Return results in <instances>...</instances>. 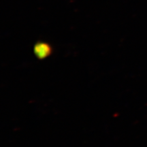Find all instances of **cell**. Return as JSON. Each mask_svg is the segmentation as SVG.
<instances>
[{
    "mask_svg": "<svg viewBox=\"0 0 147 147\" xmlns=\"http://www.w3.org/2000/svg\"><path fill=\"white\" fill-rule=\"evenodd\" d=\"M50 47L47 44L39 43L36 45L35 48V51H36V55H38V57L43 58L46 57L49 54H50Z\"/></svg>",
    "mask_w": 147,
    "mask_h": 147,
    "instance_id": "obj_1",
    "label": "cell"
}]
</instances>
